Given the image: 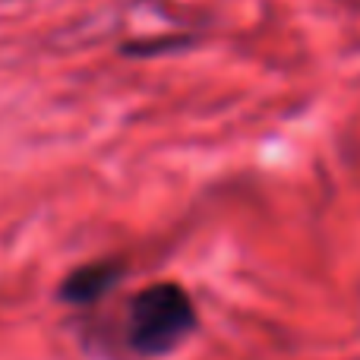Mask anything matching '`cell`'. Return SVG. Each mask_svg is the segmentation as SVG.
I'll use <instances>...</instances> for the list:
<instances>
[{
	"label": "cell",
	"instance_id": "cell-1",
	"mask_svg": "<svg viewBox=\"0 0 360 360\" xmlns=\"http://www.w3.org/2000/svg\"><path fill=\"white\" fill-rule=\"evenodd\" d=\"M199 332V310L190 291L177 281H155L136 291L124 310V348L139 360L174 354L190 335Z\"/></svg>",
	"mask_w": 360,
	"mask_h": 360
},
{
	"label": "cell",
	"instance_id": "cell-2",
	"mask_svg": "<svg viewBox=\"0 0 360 360\" xmlns=\"http://www.w3.org/2000/svg\"><path fill=\"white\" fill-rule=\"evenodd\" d=\"M127 278V262L117 256H108V259H95L86 266L73 269L60 278L57 285V300L67 307H95Z\"/></svg>",
	"mask_w": 360,
	"mask_h": 360
},
{
	"label": "cell",
	"instance_id": "cell-3",
	"mask_svg": "<svg viewBox=\"0 0 360 360\" xmlns=\"http://www.w3.org/2000/svg\"><path fill=\"white\" fill-rule=\"evenodd\" d=\"M196 44V35H162V38H136V41L120 44L124 57H165L177 54Z\"/></svg>",
	"mask_w": 360,
	"mask_h": 360
}]
</instances>
